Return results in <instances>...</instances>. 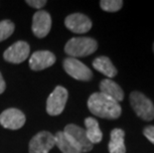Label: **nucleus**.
Masks as SVG:
<instances>
[{
    "label": "nucleus",
    "mask_w": 154,
    "mask_h": 153,
    "mask_svg": "<svg viewBox=\"0 0 154 153\" xmlns=\"http://www.w3.org/2000/svg\"><path fill=\"white\" fill-rule=\"evenodd\" d=\"M68 99V90L64 87L58 86L49 96L46 103V110L50 115H59L65 109Z\"/></svg>",
    "instance_id": "20e7f679"
},
{
    "label": "nucleus",
    "mask_w": 154,
    "mask_h": 153,
    "mask_svg": "<svg viewBox=\"0 0 154 153\" xmlns=\"http://www.w3.org/2000/svg\"><path fill=\"white\" fill-rule=\"evenodd\" d=\"M63 67L66 73L78 81L88 82L93 79V72L80 60L69 57L65 59Z\"/></svg>",
    "instance_id": "39448f33"
},
{
    "label": "nucleus",
    "mask_w": 154,
    "mask_h": 153,
    "mask_svg": "<svg viewBox=\"0 0 154 153\" xmlns=\"http://www.w3.org/2000/svg\"><path fill=\"white\" fill-rule=\"evenodd\" d=\"M26 3L33 8L40 9L42 7H44L46 5V3H47V1H46V0H27Z\"/></svg>",
    "instance_id": "412c9836"
},
{
    "label": "nucleus",
    "mask_w": 154,
    "mask_h": 153,
    "mask_svg": "<svg viewBox=\"0 0 154 153\" xmlns=\"http://www.w3.org/2000/svg\"><path fill=\"white\" fill-rule=\"evenodd\" d=\"M100 93L114 99L117 103L121 102L124 99V93L122 89L119 86V84H116L110 79H104L101 81L100 84Z\"/></svg>",
    "instance_id": "ddd939ff"
},
{
    "label": "nucleus",
    "mask_w": 154,
    "mask_h": 153,
    "mask_svg": "<svg viewBox=\"0 0 154 153\" xmlns=\"http://www.w3.org/2000/svg\"><path fill=\"white\" fill-rule=\"evenodd\" d=\"M52 27V19L50 14L47 11L39 10L33 16L32 22V31L38 38L46 37Z\"/></svg>",
    "instance_id": "9b49d317"
},
{
    "label": "nucleus",
    "mask_w": 154,
    "mask_h": 153,
    "mask_svg": "<svg viewBox=\"0 0 154 153\" xmlns=\"http://www.w3.org/2000/svg\"><path fill=\"white\" fill-rule=\"evenodd\" d=\"M93 67L97 71H99L100 73L103 74L107 78H109V79L116 77L117 75L116 68L111 63L109 58H107L106 56H100L96 58L93 62Z\"/></svg>",
    "instance_id": "2eb2a0df"
},
{
    "label": "nucleus",
    "mask_w": 154,
    "mask_h": 153,
    "mask_svg": "<svg viewBox=\"0 0 154 153\" xmlns=\"http://www.w3.org/2000/svg\"><path fill=\"white\" fill-rule=\"evenodd\" d=\"M55 146V137L49 131H40L29 142V153H49Z\"/></svg>",
    "instance_id": "0eeeda50"
},
{
    "label": "nucleus",
    "mask_w": 154,
    "mask_h": 153,
    "mask_svg": "<svg viewBox=\"0 0 154 153\" xmlns=\"http://www.w3.org/2000/svg\"><path fill=\"white\" fill-rule=\"evenodd\" d=\"M88 107L94 115L106 119H116L121 115L119 103L104 96L101 93H94L88 99Z\"/></svg>",
    "instance_id": "f257e3e1"
},
{
    "label": "nucleus",
    "mask_w": 154,
    "mask_h": 153,
    "mask_svg": "<svg viewBox=\"0 0 154 153\" xmlns=\"http://www.w3.org/2000/svg\"><path fill=\"white\" fill-rule=\"evenodd\" d=\"M5 87H6V84L4 82V80H3L1 73H0V94L5 90Z\"/></svg>",
    "instance_id": "4be33fe9"
},
{
    "label": "nucleus",
    "mask_w": 154,
    "mask_h": 153,
    "mask_svg": "<svg viewBox=\"0 0 154 153\" xmlns=\"http://www.w3.org/2000/svg\"><path fill=\"white\" fill-rule=\"evenodd\" d=\"M97 42L93 38L76 37L72 38L65 46V52L71 58H82L91 55L97 51Z\"/></svg>",
    "instance_id": "f03ea898"
},
{
    "label": "nucleus",
    "mask_w": 154,
    "mask_h": 153,
    "mask_svg": "<svg viewBox=\"0 0 154 153\" xmlns=\"http://www.w3.org/2000/svg\"><path fill=\"white\" fill-rule=\"evenodd\" d=\"M54 137L55 145L63 153H82L64 131H58Z\"/></svg>",
    "instance_id": "f3484780"
},
{
    "label": "nucleus",
    "mask_w": 154,
    "mask_h": 153,
    "mask_svg": "<svg viewBox=\"0 0 154 153\" xmlns=\"http://www.w3.org/2000/svg\"><path fill=\"white\" fill-rule=\"evenodd\" d=\"M56 62L55 55L50 51H37L32 54L29 66L33 71H42L53 66Z\"/></svg>",
    "instance_id": "f8f14e48"
},
{
    "label": "nucleus",
    "mask_w": 154,
    "mask_h": 153,
    "mask_svg": "<svg viewBox=\"0 0 154 153\" xmlns=\"http://www.w3.org/2000/svg\"><path fill=\"white\" fill-rule=\"evenodd\" d=\"M64 132L67 136L74 142V144L77 146L82 153L91 151L94 147V144H91L88 140L86 134V130L82 128L81 126L76 124H68L64 129Z\"/></svg>",
    "instance_id": "423d86ee"
},
{
    "label": "nucleus",
    "mask_w": 154,
    "mask_h": 153,
    "mask_svg": "<svg viewBox=\"0 0 154 153\" xmlns=\"http://www.w3.org/2000/svg\"><path fill=\"white\" fill-rule=\"evenodd\" d=\"M129 99L132 109L137 116L145 121H151L154 118V106L145 94L134 90L130 93Z\"/></svg>",
    "instance_id": "7ed1b4c3"
},
{
    "label": "nucleus",
    "mask_w": 154,
    "mask_h": 153,
    "mask_svg": "<svg viewBox=\"0 0 154 153\" xmlns=\"http://www.w3.org/2000/svg\"><path fill=\"white\" fill-rule=\"evenodd\" d=\"M15 25L10 20H3L0 22V42L6 40L13 34Z\"/></svg>",
    "instance_id": "a211bd4d"
},
{
    "label": "nucleus",
    "mask_w": 154,
    "mask_h": 153,
    "mask_svg": "<svg viewBox=\"0 0 154 153\" xmlns=\"http://www.w3.org/2000/svg\"><path fill=\"white\" fill-rule=\"evenodd\" d=\"M26 118L21 110L17 109H5L0 115V124L4 128L16 130L25 124Z\"/></svg>",
    "instance_id": "1a4fd4ad"
},
{
    "label": "nucleus",
    "mask_w": 154,
    "mask_h": 153,
    "mask_svg": "<svg viewBox=\"0 0 154 153\" xmlns=\"http://www.w3.org/2000/svg\"><path fill=\"white\" fill-rule=\"evenodd\" d=\"M125 132L120 128H114L110 132V139L109 142V153H125L126 147L124 144Z\"/></svg>",
    "instance_id": "4468645a"
},
{
    "label": "nucleus",
    "mask_w": 154,
    "mask_h": 153,
    "mask_svg": "<svg viewBox=\"0 0 154 153\" xmlns=\"http://www.w3.org/2000/svg\"><path fill=\"white\" fill-rule=\"evenodd\" d=\"M152 49H153V52H154V43H153V46H152Z\"/></svg>",
    "instance_id": "5701e85b"
},
{
    "label": "nucleus",
    "mask_w": 154,
    "mask_h": 153,
    "mask_svg": "<svg viewBox=\"0 0 154 153\" xmlns=\"http://www.w3.org/2000/svg\"><path fill=\"white\" fill-rule=\"evenodd\" d=\"M30 47L27 42L18 41L12 44L7 50L4 52L3 57L4 60L12 64H20L29 57Z\"/></svg>",
    "instance_id": "6e6552de"
},
{
    "label": "nucleus",
    "mask_w": 154,
    "mask_h": 153,
    "mask_svg": "<svg viewBox=\"0 0 154 153\" xmlns=\"http://www.w3.org/2000/svg\"><path fill=\"white\" fill-rule=\"evenodd\" d=\"M85 125H86V134L88 140L91 144L100 143L103 139V132L100 128L99 122L94 118H87L85 119Z\"/></svg>",
    "instance_id": "dca6fc26"
},
{
    "label": "nucleus",
    "mask_w": 154,
    "mask_h": 153,
    "mask_svg": "<svg viewBox=\"0 0 154 153\" xmlns=\"http://www.w3.org/2000/svg\"><path fill=\"white\" fill-rule=\"evenodd\" d=\"M100 5V8L106 12H116L122 7L123 1L121 0H101Z\"/></svg>",
    "instance_id": "6ab92c4d"
},
{
    "label": "nucleus",
    "mask_w": 154,
    "mask_h": 153,
    "mask_svg": "<svg viewBox=\"0 0 154 153\" xmlns=\"http://www.w3.org/2000/svg\"><path fill=\"white\" fill-rule=\"evenodd\" d=\"M65 25L70 31L76 34H85L91 30V21L82 13H74L65 19Z\"/></svg>",
    "instance_id": "9d476101"
},
{
    "label": "nucleus",
    "mask_w": 154,
    "mask_h": 153,
    "mask_svg": "<svg viewBox=\"0 0 154 153\" xmlns=\"http://www.w3.org/2000/svg\"><path fill=\"white\" fill-rule=\"evenodd\" d=\"M143 134L152 144H154V125L146 126V127L143 129Z\"/></svg>",
    "instance_id": "aec40b11"
}]
</instances>
